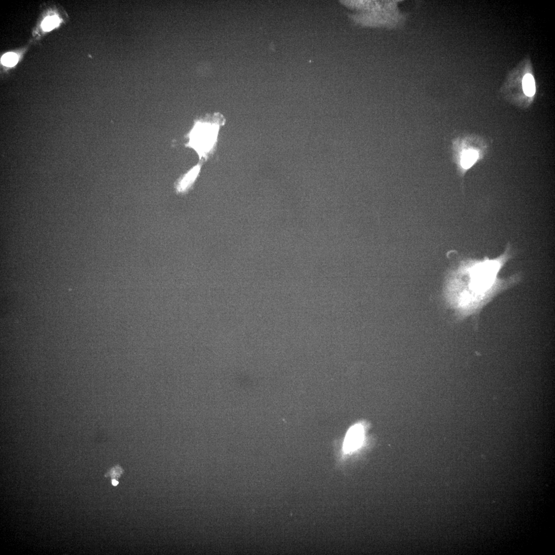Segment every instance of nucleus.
Returning a JSON list of instances; mask_svg holds the SVG:
<instances>
[{"mask_svg": "<svg viewBox=\"0 0 555 555\" xmlns=\"http://www.w3.org/2000/svg\"><path fill=\"white\" fill-rule=\"evenodd\" d=\"M509 250L499 257L465 262L450 278L445 300L458 319L478 315L496 296L517 284L520 275L500 279L498 273L509 258Z\"/></svg>", "mask_w": 555, "mask_h": 555, "instance_id": "1", "label": "nucleus"}, {"mask_svg": "<svg viewBox=\"0 0 555 555\" xmlns=\"http://www.w3.org/2000/svg\"><path fill=\"white\" fill-rule=\"evenodd\" d=\"M350 8L363 12L354 17L362 25L395 28L405 22L407 15L399 9L400 1L346 2Z\"/></svg>", "mask_w": 555, "mask_h": 555, "instance_id": "2", "label": "nucleus"}, {"mask_svg": "<svg viewBox=\"0 0 555 555\" xmlns=\"http://www.w3.org/2000/svg\"><path fill=\"white\" fill-rule=\"evenodd\" d=\"M224 121L220 113L197 120L188 135L189 141L187 146L194 149L201 159L206 158L214 150L220 127L224 123Z\"/></svg>", "mask_w": 555, "mask_h": 555, "instance_id": "3", "label": "nucleus"}, {"mask_svg": "<svg viewBox=\"0 0 555 555\" xmlns=\"http://www.w3.org/2000/svg\"><path fill=\"white\" fill-rule=\"evenodd\" d=\"M364 437V428L361 425H355L348 432L343 444V450L350 453L358 448Z\"/></svg>", "mask_w": 555, "mask_h": 555, "instance_id": "4", "label": "nucleus"}, {"mask_svg": "<svg viewBox=\"0 0 555 555\" xmlns=\"http://www.w3.org/2000/svg\"><path fill=\"white\" fill-rule=\"evenodd\" d=\"M201 167V165L198 164L176 182L175 188L177 194H185L192 189L199 176Z\"/></svg>", "mask_w": 555, "mask_h": 555, "instance_id": "5", "label": "nucleus"}, {"mask_svg": "<svg viewBox=\"0 0 555 555\" xmlns=\"http://www.w3.org/2000/svg\"><path fill=\"white\" fill-rule=\"evenodd\" d=\"M478 158V153L473 150L465 151L461 157V164L462 167L465 169L470 168Z\"/></svg>", "mask_w": 555, "mask_h": 555, "instance_id": "6", "label": "nucleus"}, {"mask_svg": "<svg viewBox=\"0 0 555 555\" xmlns=\"http://www.w3.org/2000/svg\"><path fill=\"white\" fill-rule=\"evenodd\" d=\"M523 86L526 95L530 97L534 95L536 92L535 82L534 78L531 74H528L525 76L523 79Z\"/></svg>", "mask_w": 555, "mask_h": 555, "instance_id": "7", "label": "nucleus"}, {"mask_svg": "<svg viewBox=\"0 0 555 555\" xmlns=\"http://www.w3.org/2000/svg\"><path fill=\"white\" fill-rule=\"evenodd\" d=\"M60 20L56 16L50 17L46 18L42 24V27L44 30L50 31L59 25Z\"/></svg>", "mask_w": 555, "mask_h": 555, "instance_id": "8", "label": "nucleus"}, {"mask_svg": "<svg viewBox=\"0 0 555 555\" xmlns=\"http://www.w3.org/2000/svg\"><path fill=\"white\" fill-rule=\"evenodd\" d=\"M18 61V56L13 53H9L5 54L2 58V62L3 65L12 67L15 66Z\"/></svg>", "mask_w": 555, "mask_h": 555, "instance_id": "9", "label": "nucleus"}, {"mask_svg": "<svg viewBox=\"0 0 555 555\" xmlns=\"http://www.w3.org/2000/svg\"><path fill=\"white\" fill-rule=\"evenodd\" d=\"M112 484L114 486H117L118 484V482L115 480H112Z\"/></svg>", "mask_w": 555, "mask_h": 555, "instance_id": "10", "label": "nucleus"}]
</instances>
